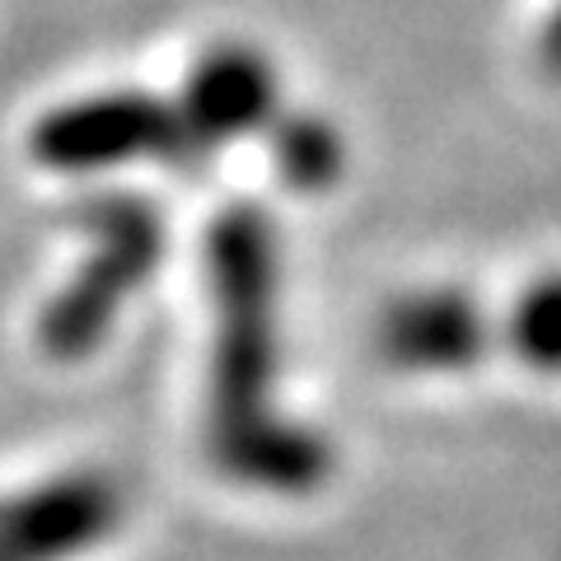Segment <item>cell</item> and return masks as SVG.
Segmentation results:
<instances>
[{"mask_svg":"<svg viewBox=\"0 0 561 561\" xmlns=\"http://www.w3.org/2000/svg\"><path fill=\"white\" fill-rule=\"evenodd\" d=\"M538 57L548 66V76L561 80V0H552L548 14H542V28H538Z\"/></svg>","mask_w":561,"mask_h":561,"instance_id":"cell-10","label":"cell"},{"mask_svg":"<svg viewBox=\"0 0 561 561\" xmlns=\"http://www.w3.org/2000/svg\"><path fill=\"white\" fill-rule=\"evenodd\" d=\"M210 300L206 360V431L249 426L280 412V295L286 253L272 216L253 202L225 206L202 243Z\"/></svg>","mask_w":561,"mask_h":561,"instance_id":"cell-1","label":"cell"},{"mask_svg":"<svg viewBox=\"0 0 561 561\" xmlns=\"http://www.w3.org/2000/svg\"><path fill=\"white\" fill-rule=\"evenodd\" d=\"M272 169L300 197H323L346 173V136L319 108H280L267 127Z\"/></svg>","mask_w":561,"mask_h":561,"instance_id":"cell-8","label":"cell"},{"mask_svg":"<svg viewBox=\"0 0 561 561\" xmlns=\"http://www.w3.org/2000/svg\"><path fill=\"white\" fill-rule=\"evenodd\" d=\"M496 342L486 305L468 286H416L383 305L379 356L402 375H468Z\"/></svg>","mask_w":561,"mask_h":561,"instance_id":"cell-6","label":"cell"},{"mask_svg":"<svg viewBox=\"0 0 561 561\" xmlns=\"http://www.w3.org/2000/svg\"><path fill=\"white\" fill-rule=\"evenodd\" d=\"M28 160L47 173L90 179L131 164H183L173 99L150 90H94L51 108L28 127Z\"/></svg>","mask_w":561,"mask_h":561,"instance_id":"cell-3","label":"cell"},{"mask_svg":"<svg viewBox=\"0 0 561 561\" xmlns=\"http://www.w3.org/2000/svg\"><path fill=\"white\" fill-rule=\"evenodd\" d=\"M505 351L542 379H561V272H538L501 319Z\"/></svg>","mask_w":561,"mask_h":561,"instance_id":"cell-9","label":"cell"},{"mask_svg":"<svg viewBox=\"0 0 561 561\" xmlns=\"http://www.w3.org/2000/svg\"><path fill=\"white\" fill-rule=\"evenodd\" d=\"M206 454L230 482L267 496H313L337 468L328 435L286 412L230 431H206Z\"/></svg>","mask_w":561,"mask_h":561,"instance_id":"cell-7","label":"cell"},{"mask_svg":"<svg viewBox=\"0 0 561 561\" xmlns=\"http://www.w3.org/2000/svg\"><path fill=\"white\" fill-rule=\"evenodd\" d=\"M122 524V486L99 468L51 472L0 496V561H76Z\"/></svg>","mask_w":561,"mask_h":561,"instance_id":"cell-5","label":"cell"},{"mask_svg":"<svg viewBox=\"0 0 561 561\" xmlns=\"http://www.w3.org/2000/svg\"><path fill=\"white\" fill-rule=\"evenodd\" d=\"M84 257L33 323V342L51 365L90 360L113 337L127 305L150 286L164 262V216L136 192H90L70 210Z\"/></svg>","mask_w":561,"mask_h":561,"instance_id":"cell-2","label":"cell"},{"mask_svg":"<svg viewBox=\"0 0 561 561\" xmlns=\"http://www.w3.org/2000/svg\"><path fill=\"white\" fill-rule=\"evenodd\" d=\"M183 136V164L206 160L234 140H249L272 127L280 113L276 61L249 38H220L197 51L183 90L173 99Z\"/></svg>","mask_w":561,"mask_h":561,"instance_id":"cell-4","label":"cell"}]
</instances>
